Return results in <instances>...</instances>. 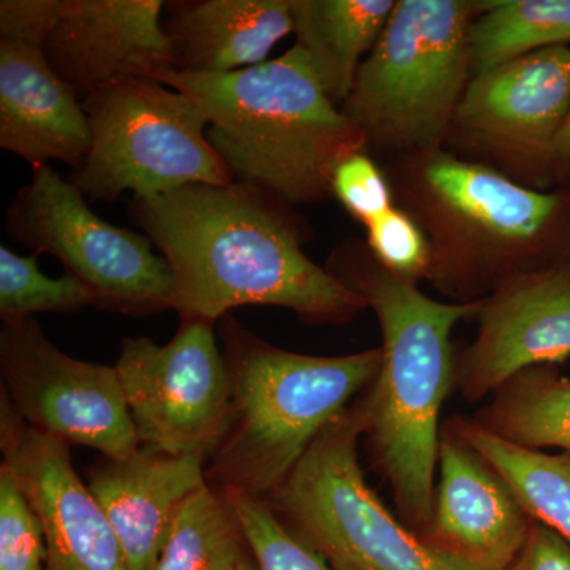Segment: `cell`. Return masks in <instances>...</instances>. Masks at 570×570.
<instances>
[{"label": "cell", "mask_w": 570, "mask_h": 570, "mask_svg": "<svg viewBox=\"0 0 570 570\" xmlns=\"http://www.w3.org/2000/svg\"><path fill=\"white\" fill-rule=\"evenodd\" d=\"M134 223L174 272L179 318L217 324L236 307L279 306L307 324L344 325L365 298L303 250L298 216L261 187H183L134 198Z\"/></svg>", "instance_id": "1"}, {"label": "cell", "mask_w": 570, "mask_h": 570, "mask_svg": "<svg viewBox=\"0 0 570 570\" xmlns=\"http://www.w3.org/2000/svg\"><path fill=\"white\" fill-rule=\"evenodd\" d=\"M326 269L365 298L381 325L382 363L363 393V438L392 489L397 517L423 538L433 520L439 419L456 389L452 332L459 322L478 316L480 299L436 302L355 242L337 247Z\"/></svg>", "instance_id": "2"}, {"label": "cell", "mask_w": 570, "mask_h": 570, "mask_svg": "<svg viewBox=\"0 0 570 570\" xmlns=\"http://www.w3.org/2000/svg\"><path fill=\"white\" fill-rule=\"evenodd\" d=\"M153 80L189 97L234 183L295 206L332 195L337 165L366 151V137L330 99L294 45L272 61L223 75L164 70Z\"/></svg>", "instance_id": "3"}, {"label": "cell", "mask_w": 570, "mask_h": 570, "mask_svg": "<svg viewBox=\"0 0 570 570\" xmlns=\"http://www.w3.org/2000/svg\"><path fill=\"white\" fill-rule=\"evenodd\" d=\"M217 324L230 379V422L206 463V480L219 491L265 499L322 431L374 384L382 351L295 354L254 335L234 314Z\"/></svg>", "instance_id": "4"}, {"label": "cell", "mask_w": 570, "mask_h": 570, "mask_svg": "<svg viewBox=\"0 0 570 570\" xmlns=\"http://www.w3.org/2000/svg\"><path fill=\"white\" fill-rule=\"evenodd\" d=\"M393 195L425 232L428 281L471 303L521 273L542 268L538 247L562 206L485 163L438 151L404 157L393 168Z\"/></svg>", "instance_id": "5"}, {"label": "cell", "mask_w": 570, "mask_h": 570, "mask_svg": "<svg viewBox=\"0 0 570 570\" xmlns=\"http://www.w3.org/2000/svg\"><path fill=\"white\" fill-rule=\"evenodd\" d=\"M480 10L463 0L395 3L341 107L366 149L397 159L441 149L468 86L469 29Z\"/></svg>", "instance_id": "6"}, {"label": "cell", "mask_w": 570, "mask_h": 570, "mask_svg": "<svg viewBox=\"0 0 570 570\" xmlns=\"http://www.w3.org/2000/svg\"><path fill=\"white\" fill-rule=\"evenodd\" d=\"M363 395L313 442L264 501L336 570H468L409 530L367 487L358 460Z\"/></svg>", "instance_id": "7"}, {"label": "cell", "mask_w": 570, "mask_h": 570, "mask_svg": "<svg viewBox=\"0 0 570 570\" xmlns=\"http://www.w3.org/2000/svg\"><path fill=\"white\" fill-rule=\"evenodd\" d=\"M92 142L73 183L86 198H153L183 187L234 183L209 145L208 121L184 94L135 78L82 99Z\"/></svg>", "instance_id": "8"}, {"label": "cell", "mask_w": 570, "mask_h": 570, "mask_svg": "<svg viewBox=\"0 0 570 570\" xmlns=\"http://www.w3.org/2000/svg\"><path fill=\"white\" fill-rule=\"evenodd\" d=\"M6 230L33 254H51L91 291L96 306L127 316L175 311L174 272L151 239L100 219L51 165L32 167L6 214Z\"/></svg>", "instance_id": "9"}, {"label": "cell", "mask_w": 570, "mask_h": 570, "mask_svg": "<svg viewBox=\"0 0 570 570\" xmlns=\"http://www.w3.org/2000/svg\"><path fill=\"white\" fill-rule=\"evenodd\" d=\"M216 324L181 318L164 346L149 337L122 341L116 362L141 448L208 463L230 422V379Z\"/></svg>", "instance_id": "10"}, {"label": "cell", "mask_w": 570, "mask_h": 570, "mask_svg": "<svg viewBox=\"0 0 570 570\" xmlns=\"http://www.w3.org/2000/svg\"><path fill=\"white\" fill-rule=\"evenodd\" d=\"M0 373V393L39 433L69 448L96 449L108 460L140 450L116 367L63 354L36 318L3 322Z\"/></svg>", "instance_id": "11"}, {"label": "cell", "mask_w": 570, "mask_h": 570, "mask_svg": "<svg viewBox=\"0 0 570 570\" xmlns=\"http://www.w3.org/2000/svg\"><path fill=\"white\" fill-rule=\"evenodd\" d=\"M570 111V48H546L474 75L452 130L468 149L519 175L553 163Z\"/></svg>", "instance_id": "12"}, {"label": "cell", "mask_w": 570, "mask_h": 570, "mask_svg": "<svg viewBox=\"0 0 570 570\" xmlns=\"http://www.w3.org/2000/svg\"><path fill=\"white\" fill-rule=\"evenodd\" d=\"M479 332L456 358V390L468 404L509 379L570 356V264L521 273L480 299Z\"/></svg>", "instance_id": "13"}, {"label": "cell", "mask_w": 570, "mask_h": 570, "mask_svg": "<svg viewBox=\"0 0 570 570\" xmlns=\"http://www.w3.org/2000/svg\"><path fill=\"white\" fill-rule=\"evenodd\" d=\"M0 450L43 527L47 570H130L104 509L75 471L69 445L29 426L3 393Z\"/></svg>", "instance_id": "14"}, {"label": "cell", "mask_w": 570, "mask_h": 570, "mask_svg": "<svg viewBox=\"0 0 570 570\" xmlns=\"http://www.w3.org/2000/svg\"><path fill=\"white\" fill-rule=\"evenodd\" d=\"M532 523L497 469L444 423L428 546L468 570H508Z\"/></svg>", "instance_id": "15"}, {"label": "cell", "mask_w": 570, "mask_h": 570, "mask_svg": "<svg viewBox=\"0 0 570 570\" xmlns=\"http://www.w3.org/2000/svg\"><path fill=\"white\" fill-rule=\"evenodd\" d=\"M163 0H61L43 55L81 97L174 63Z\"/></svg>", "instance_id": "16"}, {"label": "cell", "mask_w": 570, "mask_h": 570, "mask_svg": "<svg viewBox=\"0 0 570 570\" xmlns=\"http://www.w3.org/2000/svg\"><path fill=\"white\" fill-rule=\"evenodd\" d=\"M92 132L81 97L41 48L0 41V148L31 167L85 164Z\"/></svg>", "instance_id": "17"}, {"label": "cell", "mask_w": 570, "mask_h": 570, "mask_svg": "<svg viewBox=\"0 0 570 570\" xmlns=\"http://www.w3.org/2000/svg\"><path fill=\"white\" fill-rule=\"evenodd\" d=\"M206 485L204 460L149 448L126 460L104 459L88 479L130 570L154 568L184 502Z\"/></svg>", "instance_id": "18"}, {"label": "cell", "mask_w": 570, "mask_h": 570, "mask_svg": "<svg viewBox=\"0 0 570 570\" xmlns=\"http://www.w3.org/2000/svg\"><path fill=\"white\" fill-rule=\"evenodd\" d=\"M179 73L223 75L268 61L294 32L292 0H174L163 17Z\"/></svg>", "instance_id": "19"}, {"label": "cell", "mask_w": 570, "mask_h": 570, "mask_svg": "<svg viewBox=\"0 0 570 570\" xmlns=\"http://www.w3.org/2000/svg\"><path fill=\"white\" fill-rule=\"evenodd\" d=\"M393 0H292L296 43L324 86L343 107L362 58L376 47L395 9Z\"/></svg>", "instance_id": "20"}, {"label": "cell", "mask_w": 570, "mask_h": 570, "mask_svg": "<svg viewBox=\"0 0 570 570\" xmlns=\"http://www.w3.org/2000/svg\"><path fill=\"white\" fill-rule=\"evenodd\" d=\"M472 419L510 444L570 453V379L554 366L521 371Z\"/></svg>", "instance_id": "21"}, {"label": "cell", "mask_w": 570, "mask_h": 570, "mask_svg": "<svg viewBox=\"0 0 570 570\" xmlns=\"http://www.w3.org/2000/svg\"><path fill=\"white\" fill-rule=\"evenodd\" d=\"M445 423L497 469L532 520L570 543L569 452L547 453L510 444L463 415Z\"/></svg>", "instance_id": "22"}, {"label": "cell", "mask_w": 570, "mask_h": 570, "mask_svg": "<svg viewBox=\"0 0 570 570\" xmlns=\"http://www.w3.org/2000/svg\"><path fill=\"white\" fill-rule=\"evenodd\" d=\"M570 41V0L483 2L469 29L471 73Z\"/></svg>", "instance_id": "23"}, {"label": "cell", "mask_w": 570, "mask_h": 570, "mask_svg": "<svg viewBox=\"0 0 570 570\" xmlns=\"http://www.w3.org/2000/svg\"><path fill=\"white\" fill-rule=\"evenodd\" d=\"M249 557L230 501L208 483L184 502L151 570H238Z\"/></svg>", "instance_id": "24"}, {"label": "cell", "mask_w": 570, "mask_h": 570, "mask_svg": "<svg viewBox=\"0 0 570 570\" xmlns=\"http://www.w3.org/2000/svg\"><path fill=\"white\" fill-rule=\"evenodd\" d=\"M39 254L18 255L0 246V317L2 322L31 318L36 314H75L96 306L88 287L71 275L52 279L37 264Z\"/></svg>", "instance_id": "25"}, {"label": "cell", "mask_w": 570, "mask_h": 570, "mask_svg": "<svg viewBox=\"0 0 570 570\" xmlns=\"http://www.w3.org/2000/svg\"><path fill=\"white\" fill-rule=\"evenodd\" d=\"M234 508L250 553L261 570H336L316 550L292 534L264 499L223 491Z\"/></svg>", "instance_id": "26"}, {"label": "cell", "mask_w": 570, "mask_h": 570, "mask_svg": "<svg viewBox=\"0 0 570 570\" xmlns=\"http://www.w3.org/2000/svg\"><path fill=\"white\" fill-rule=\"evenodd\" d=\"M43 527L13 472L0 466V570H47Z\"/></svg>", "instance_id": "27"}, {"label": "cell", "mask_w": 570, "mask_h": 570, "mask_svg": "<svg viewBox=\"0 0 570 570\" xmlns=\"http://www.w3.org/2000/svg\"><path fill=\"white\" fill-rule=\"evenodd\" d=\"M366 247L393 275L417 283L428 279L431 247L425 232L404 209L393 206L366 227Z\"/></svg>", "instance_id": "28"}, {"label": "cell", "mask_w": 570, "mask_h": 570, "mask_svg": "<svg viewBox=\"0 0 570 570\" xmlns=\"http://www.w3.org/2000/svg\"><path fill=\"white\" fill-rule=\"evenodd\" d=\"M332 195L365 227L393 208L392 184L366 151L352 154L337 165Z\"/></svg>", "instance_id": "29"}, {"label": "cell", "mask_w": 570, "mask_h": 570, "mask_svg": "<svg viewBox=\"0 0 570 570\" xmlns=\"http://www.w3.org/2000/svg\"><path fill=\"white\" fill-rule=\"evenodd\" d=\"M61 0H2L0 41L41 48L58 17Z\"/></svg>", "instance_id": "30"}, {"label": "cell", "mask_w": 570, "mask_h": 570, "mask_svg": "<svg viewBox=\"0 0 570 570\" xmlns=\"http://www.w3.org/2000/svg\"><path fill=\"white\" fill-rule=\"evenodd\" d=\"M508 570H570V543L534 520L530 538Z\"/></svg>", "instance_id": "31"}, {"label": "cell", "mask_w": 570, "mask_h": 570, "mask_svg": "<svg viewBox=\"0 0 570 570\" xmlns=\"http://www.w3.org/2000/svg\"><path fill=\"white\" fill-rule=\"evenodd\" d=\"M553 163L570 167V111L554 145Z\"/></svg>", "instance_id": "32"}, {"label": "cell", "mask_w": 570, "mask_h": 570, "mask_svg": "<svg viewBox=\"0 0 570 570\" xmlns=\"http://www.w3.org/2000/svg\"><path fill=\"white\" fill-rule=\"evenodd\" d=\"M238 570H261L258 569L257 562H255L253 553H250L249 558H246L245 561L242 562Z\"/></svg>", "instance_id": "33"}]
</instances>
